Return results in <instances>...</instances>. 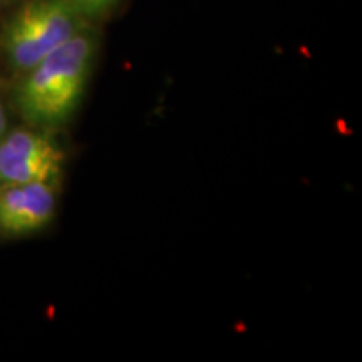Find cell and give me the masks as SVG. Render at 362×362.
I'll list each match as a JSON object with an SVG mask.
<instances>
[{
    "label": "cell",
    "mask_w": 362,
    "mask_h": 362,
    "mask_svg": "<svg viewBox=\"0 0 362 362\" xmlns=\"http://www.w3.org/2000/svg\"><path fill=\"white\" fill-rule=\"evenodd\" d=\"M59 185L47 181L0 185V233L29 237L51 225L57 211Z\"/></svg>",
    "instance_id": "obj_4"
},
{
    "label": "cell",
    "mask_w": 362,
    "mask_h": 362,
    "mask_svg": "<svg viewBox=\"0 0 362 362\" xmlns=\"http://www.w3.org/2000/svg\"><path fill=\"white\" fill-rule=\"evenodd\" d=\"M66 153L52 129L22 126L0 139V185L47 181L61 185Z\"/></svg>",
    "instance_id": "obj_3"
},
{
    "label": "cell",
    "mask_w": 362,
    "mask_h": 362,
    "mask_svg": "<svg viewBox=\"0 0 362 362\" xmlns=\"http://www.w3.org/2000/svg\"><path fill=\"white\" fill-rule=\"evenodd\" d=\"M69 2L78 8L86 21H89L110 13L119 4V0H69Z\"/></svg>",
    "instance_id": "obj_5"
},
{
    "label": "cell",
    "mask_w": 362,
    "mask_h": 362,
    "mask_svg": "<svg viewBox=\"0 0 362 362\" xmlns=\"http://www.w3.org/2000/svg\"><path fill=\"white\" fill-rule=\"evenodd\" d=\"M8 131V115H7V107H6V103H4L2 96H0V139L4 138V134H6Z\"/></svg>",
    "instance_id": "obj_6"
},
{
    "label": "cell",
    "mask_w": 362,
    "mask_h": 362,
    "mask_svg": "<svg viewBox=\"0 0 362 362\" xmlns=\"http://www.w3.org/2000/svg\"><path fill=\"white\" fill-rule=\"evenodd\" d=\"M88 25L69 0H24L0 34V47L16 74H24Z\"/></svg>",
    "instance_id": "obj_2"
},
{
    "label": "cell",
    "mask_w": 362,
    "mask_h": 362,
    "mask_svg": "<svg viewBox=\"0 0 362 362\" xmlns=\"http://www.w3.org/2000/svg\"><path fill=\"white\" fill-rule=\"evenodd\" d=\"M4 2H22V0H4Z\"/></svg>",
    "instance_id": "obj_7"
},
{
    "label": "cell",
    "mask_w": 362,
    "mask_h": 362,
    "mask_svg": "<svg viewBox=\"0 0 362 362\" xmlns=\"http://www.w3.org/2000/svg\"><path fill=\"white\" fill-rule=\"evenodd\" d=\"M98 35L86 25L39 64L21 74L13 104L27 124L57 129L72 119L88 88Z\"/></svg>",
    "instance_id": "obj_1"
}]
</instances>
